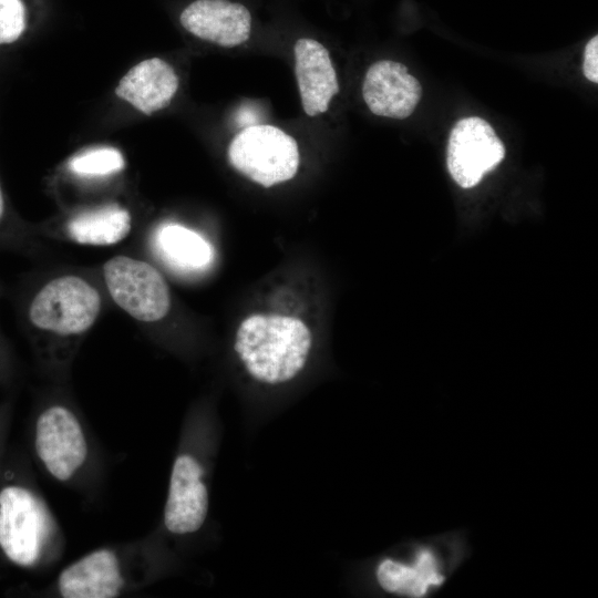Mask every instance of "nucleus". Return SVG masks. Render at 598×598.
Masks as SVG:
<instances>
[{"instance_id": "0eeeda50", "label": "nucleus", "mask_w": 598, "mask_h": 598, "mask_svg": "<svg viewBox=\"0 0 598 598\" xmlns=\"http://www.w3.org/2000/svg\"><path fill=\"white\" fill-rule=\"evenodd\" d=\"M34 447L44 468L60 482L70 480L87 456V442L79 419L59 404L47 408L38 416Z\"/></svg>"}, {"instance_id": "20e7f679", "label": "nucleus", "mask_w": 598, "mask_h": 598, "mask_svg": "<svg viewBox=\"0 0 598 598\" xmlns=\"http://www.w3.org/2000/svg\"><path fill=\"white\" fill-rule=\"evenodd\" d=\"M54 534V519L37 494L16 485L0 491V548L9 560L35 566Z\"/></svg>"}, {"instance_id": "aec40b11", "label": "nucleus", "mask_w": 598, "mask_h": 598, "mask_svg": "<svg viewBox=\"0 0 598 598\" xmlns=\"http://www.w3.org/2000/svg\"><path fill=\"white\" fill-rule=\"evenodd\" d=\"M3 213H4V200H3V195H2V190H1V187H0V220L3 216Z\"/></svg>"}, {"instance_id": "dca6fc26", "label": "nucleus", "mask_w": 598, "mask_h": 598, "mask_svg": "<svg viewBox=\"0 0 598 598\" xmlns=\"http://www.w3.org/2000/svg\"><path fill=\"white\" fill-rule=\"evenodd\" d=\"M154 246L168 265L183 271L202 270L214 257L212 245L203 236L174 223L156 230Z\"/></svg>"}, {"instance_id": "9b49d317", "label": "nucleus", "mask_w": 598, "mask_h": 598, "mask_svg": "<svg viewBox=\"0 0 598 598\" xmlns=\"http://www.w3.org/2000/svg\"><path fill=\"white\" fill-rule=\"evenodd\" d=\"M179 20L195 37L225 48L246 42L252 22L249 10L230 0H195L182 11Z\"/></svg>"}, {"instance_id": "f3484780", "label": "nucleus", "mask_w": 598, "mask_h": 598, "mask_svg": "<svg viewBox=\"0 0 598 598\" xmlns=\"http://www.w3.org/2000/svg\"><path fill=\"white\" fill-rule=\"evenodd\" d=\"M124 158L120 151L113 147H97L74 156L69 168L81 176H103L121 171Z\"/></svg>"}, {"instance_id": "39448f33", "label": "nucleus", "mask_w": 598, "mask_h": 598, "mask_svg": "<svg viewBox=\"0 0 598 598\" xmlns=\"http://www.w3.org/2000/svg\"><path fill=\"white\" fill-rule=\"evenodd\" d=\"M234 168L252 182L271 187L291 179L299 167L296 140L272 125H251L239 132L228 147Z\"/></svg>"}, {"instance_id": "f257e3e1", "label": "nucleus", "mask_w": 598, "mask_h": 598, "mask_svg": "<svg viewBox=\"0 0 598 598\" xmlns=\"http://www.w3.org/2000/svg\"><path fill=\"white\" fill-rule=\"evenodd\" d=\"M466 528L409 538L368 566L374 590L396 598H434L471 558Z\"/></svg>"}, {"instance_id": "423d86ee", "label": "nucleus", "mask_w": 598, "mask_h": 598, "mask_svg": "<svg viewBox=\"0 0 598 598\" xmlns=\"http://www.w3.org/2000/svg\"><path fill=\"white\" fill-rule=\"evenodd\" d=\"M104 283L112 300L133 319L156 322L171 309L167 282L151 264L118 255L103 265Z\"/></svg>"}, {"instance_id": "1a4fd4ad", "label": "nucleus", "mask_w": 598, "mask_h": 598, "mask_svg": "<svg viewBox=\"0 0 598 598\" xmlns=\"http://www.w3.org/2000/svg\"><path fill=\"white\" fill-rule=\"evenodd\" d=\"M204 474L203 465L192 454L181 453L174 460L163 515L169 533L193 534L204 525L209 508Z\"/></svg>"}, {"instance_id": "f03ea898", "label": "nucleus", "mask_w": 598, "mask_h": 598, "mask_svg": "<svg viewBox=\"0 0 598 598\" xmlns=\"http://www.w3.org/2000/svg\"><path fill=\"white\" fill-rule=\"evenodd\" d=\"M311 346V331L301 319L255 313L239 324L234 348L254 380L279 385L291 381L303 370Z\"/></svg>"}, {"instance_id": "9d476101", "label": "nucleus", "mask_w": 598, "mask_h": 598, "mask_svg": "<svg viewBox=\"0 0 598 598\" xmlns=\"http://www.w3.org/2000/svg\"><path fill=\"white\" fill-rule=\"evenodd\" d=\"M362 95L379 116L402 120L410 116L422 96V86L404 64L391 60L373 63L367 71Z\"/></svg>"}, {"instance_id": "2eb2a0df", "label": "nucleus", "mask_w": 598, "mask_h": 598, "mask_svg": "<svg viewBox=\"0 0 598 598\" xmlns=\"http://www.w3.org/2000/svg\"><path fill=\"white\" fill-rule=\"evenodd\" d=\"M130 213L117 204L81 212L66 224L70 239L86 246H111L131 231Z\"/></svg>"}, {"instance_id": "f8f14e48", "label": "nucleus", "mask_w": 598, "mask_h": 598, "mask_svg": "<svg viewBox=\"0 0 598 598\" xmlns=\"http://www.w3.org/2000/svg\"><path fill=\"white\" fill-rule=\"evenodd\" d=\"M125 586L115 553L99 548L61 570L56 587L64 598H114Z\"/></svg>"}, {"instance_id": "4468645a", "label": "nucleus", "mask_w": 598, "mask_h": 598, "mask_svg": "<svg viewBox=\"0 0 598 598\" xmlns=\"http://www.w3.org/2000/svg\"><path fill=\"white\" fill-rule=\"evenodd\" d=\"M178 89L174 69L159 58L146 59L134 65L115 89L118 97L145 115L169 105Z\"/></svg>"}, {"instance_id": "6ab92c4d", "label": "nucleus", "mask_w": 598, "mask_h": 598, "mask_svg": "<svg viewBox=\"0 0 598 598\" xmlns=\"http://www.w3.org/2000/svg\"><path fill=\"white\" fill-rule=\"evenodd\" d=\"M584 75L591 82L598 83V37L591 38L585 47Z\"/></svg>"}, {"instance_id": "6e6552de", "label": "nucleus", "mask_w": 598, "mask_h": 598, "mask_svg": "<svg viewBox=\"0 0 598 598\" xmlns=\"http://www.w3.org/2000/svg\"><path fill=\"white\" fill-rule=\"evenodd\" d=\"M505 157V146L485 120L472 116L460 120L447 144V168L463 188L477 185Z\"/></svg>"}, {"instance_id": "ddd939ff", "label": "nucleus", "mask_w": 598, "mask_h": 598, "mask_svg": "<svg viewBox=\"0 0 598 598\" xmlns=\"http://www.w3.org/2000/svg\"><path fill=\"white\" fill-rule=\"evenodd\" d=\"M293 52L303 111L309 116H317L328 110L331 99L339 92L336 70L328 50L317 40H297Z\"/></svg>"}, {"instance_id": "7ed1b4c3", "label": "nucleus", "mask_w": 598, "mask_h": 598, "mask_svg": "<svg viewBox=\"0 0 598 598\" xmlns=\"http://www.w3.org/2000/svg\"><path fill=\"white\" fill-rule=\"evenodd\" d=\"M102 310L99 289L85 278L68 274L48 280L29 306V320L41 332L54 338L86 333Z\"/></svg>"}, {"instance_id": "a211bd4d", "label": "nucleus", "mask_w": 598, "mask_h": 598, "mask_svg": "<svg viewBox=\"0 0 598 598\" xmlns=\"http://www.w3.org/2000/svg\"><path fill=\"white\" fill-rule=\"evenodd\" d=\"M25 28V11L21 0H0V44L12 43Z\"/></svg>"}]
</instances>
